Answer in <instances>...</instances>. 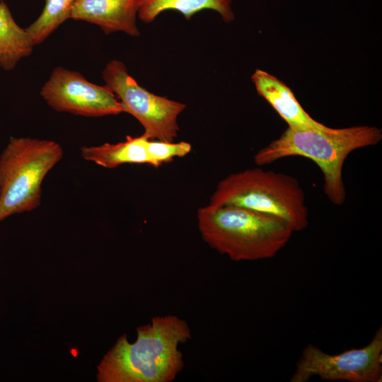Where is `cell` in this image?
<instances>
[{"label": "cell", "instance_id": "14", "mask_svg": "<svg viewBox=\"0 0 382 382\" xmlns=\"http://www.w3.org/2000/svg\"><path fill=\"white\" fill-rule=\"evenodd\" d=\"M76 1V0H45V6L39 17L25 28L35 45L42 43L64 22L71 18V11Z\"/></svg>", "mask_w": 382, "mask_h": 382}, {"label": "cell", "instance_id": "4", "mask_svg": "<svg viewBox=\"0 0 382 382\" xmlns=\"http://www.w3.org/2000/svg\"><path fill=\"white\" fill-rule=\"evenodd\" d=\"M209 206H233L272 215L286 222L294 231L308 224L305 196L294 177L261 168L230 174L217 185Z\"/></svg>", "mask_w": 382, "mask_h": 382}, {"label": "cell", "instance_id": "10", "mask_svg": "<svg viewBox=\"0 0 382 382\" xmlns=\"http://www.w3.org/2000/svg\"><path fill=\"white\" fill-rule=\"evenodd\" d=\"M251 79L258 95L268 102L289 127L295 129H326L329 127L313 119L302 108L290 88L274 76L256 69Z\"/></svg>", "mask_w": 382, "mask_h": 382}, {"label": "cell", "instance_id": "5", "mask_svg": "<svg viewBox=\"0 0 382 382\" xmlns=\"http://www.w3.org/2000/svg\"><path fill=\"white\" fill-rule=\"evenodd\" d=\"M63 154L62 146L52 140L9 139L0 154V222L40 206L43 180Z\"/></svg>", "mask_w": 382, "mask_h": 382}, {"label": "cell", "instance_id": "11", "mask_svg": "<svg viewBox=\"0 0 382 382\" xmlns=\"http://www.w3.org/2000/svg\"><path fill=\"white\" fill-rule=\"evenodd\" d=\"M148 139L144 135L136 137L127 136L125 141L117 144L83 146L81 155L86 161L107 168H114L123 164L150 165L146 148Z\"/></svg>", "mask_w": 382, "mask_h": 382}, {"label": "cell", "instance_id": "7", "mask_svg": "<svg viewBox=\"0 0 382 382\" xmlns=\"http://www.w3.org/2000/svg\"><path fill=\"white\" fill-rule=\"evenodd\" d=\"M315 376L331 381L381 382L382 328L365 347L338 354H327L313 345L306 346L290 381L307 382Z\"/></svg>", "mask_w": 382, "mask_h": 382}, {"label": "cell", "instance_id": "1", "mask_svg": "<svg viewBox=\"0 0 382 382\" xmlns=\"http://www.w3.org/2000/svg\"><path fill=\"white\" fill-rule=\"evenodd\" d=\"M135 342L122 335L98 366L99 382H170L183 369L178 345L191 338L187 323L175 316H156L138 327Z\"/></svg>", "mask_w": 382, "mask_h": 382}, {"label": "cell", "instance_id": "6", "mask_svg": "<svg viewBox=\"0 0 382 382\" xmlns=\"http://www.w3.org/2000/svg\"><path fill=\"white\" fill-rule=\"evenodd\" d=\"M102 78L119 100L122 112L132 115L142 125V135L151 140L174 141L179 130L178 117L186 108L185 104L149 92L138 84L125 64L117 59L107 64Z\"/></svg>", "mask_w": 382, "mask_h": 382}, {"label": "cell", "instance_id": "12", "mask_svg": "<svg viewBox=\"0 0 382 382\" xmlns=\"http://www.w3.org/2000/svg\"><path fill=\"white\" fill-rule=\"evenodd\" d=\"M233 0H141L137 17L144 23L153 22L166 11H175L189 21L197 13L212 10L218 13L225 23L235 20Z\"/></svg>", "mask_w": 382, "mask_h": 382}, {"label": "cell", "instance_id": "13", "mask_svg": "<svg viewBox=\"0 0 382 382\" xmlns=\"http://www.w3.org/2000/svg\"><path fill=\"white\" fill-rule=\"evenodd\" d=\"M34 44L26 30L20 27L4 0L0 1V66L13 69L23 57L29 56Z\"/></svg>", "mask_w": 382, "mask_h": 382}, {"label": "cell", "instance_id": "8", "mask_svg": "<svg viewBox=\"0 0 382 382\" xmlns=\"http://www.w3.org/2000/svg\"><path fill=\"white\" fill-rule=\"evenodd\" d=\"M40 95L57 112L91 117L122 112L119 100L105 85L93 83L80 73L62 66L52 71Z\"/></svg>", "mask_w": 382, "mask_h": 382}, {"label": "cell", "instance_id": "3", "mask_svg": "<svg viewBox=\"0 0 382 382\" xmlns=\"http://www.w3.org/2000/svg\"><path fill=\"white\" fill-rule=\"evenodd\" d=\"M197 217L202 239L237 262L273 257L294 232L279 218L238 207L207 204Z\"/></svg>", "mask_w": 382, "mask_h": 382}, {"label": "cell", "instance_id": "15", "mask_svg": "<svg viewBox=\"0 0 382 382\" xmlns=\"http://www.w3.org/2000/svg\"><path fill=\"white\" fill-rule=\"evenodd\" d=\"M147 153L150 166L158 167L163 163L171 161L174 158L183 157L192 149V146L186 141L174 142L148 139Z\"/></svg>", "mask_w": 382, "mask_h": 382}, {"label": "cell", "instance_id": "9", "mask_svg": "<svg viewBox=\"0 0 382 382\" xmlns=\"http://www.w3.org/2000/svg\"><path fill=\"white\" fill-rule=\"evenodd\" d=\"M141 0H76L71 18L95 24L105 34L124 32L140 35L137 18Z\"/></svg>", "mask_w": 382, "mask_h": 382}, {"label": "cell", "instance_id": "2", "mask_svg": "<svg viewBox=\"0 0 382 382\" xmlns=\"http://www.w3.org/2000/svg\"><path fill=\"white\" fill-rule=\"evenodd\" d=\"M381 139L382 131L376 127L326 129H295L288 127L278 139L256 153L254 161L264 166L293 156L313 161L323 174L325 194L332 203L341 205L346 199L342 168L347 157L353 151L376 145Z\"/></svg>", "mask_w": 382, "mask_h": 382}]
</instances>
